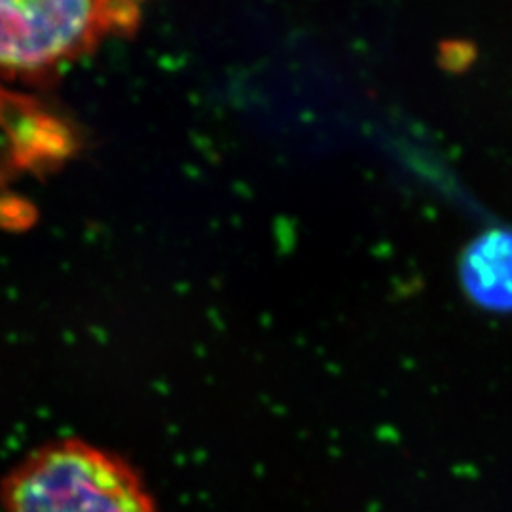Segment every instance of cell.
I'll list each match as a JSON object with an SVG mask.
<instances>
[{
	"label": "cell",
	"mask_w": 512,
	"mask_h": 512,
	"mask_svg": "<svg viewBox=\"0 0 512 512\" xmlns=\"http://www.w3.org/2000/svg\"><path fill=\"white\" fill-rule=\"evenodd\" d=\"M2 512H158L126 459L82 440L46 444L2 486Z\"/></svg>",
	"instance_id": "6da1fadb"
},
{
	"label": "cell",
	"mask_w": 512,
	"mask_h": 512,
	"mask_svg": "<svg viewBox=\"0 0 512 512\" xmlns=\"http://www.w3.org/2000/svg\"><path fill=\"white\" fill-rule=\"evenodd\" d=\"M137 18L129 2L0 0V71H52L103 38L131 31Z\"/></svg>",
	"instance_id": "7a4b0ae2"
},
{
	"label": "cell",
	"mask_w": 512,
	"mask_h": 512,
	"mask_svg": "<svg viewBox=\"0 0 512 512\" xmlns=\"http://www.w3.org/2000/svg\"><path fill=\"white\" fill-rule=\"evenodd\" d=\"M459 279L476 306L512 311V230L494 228L476 236L459 256Z\"/></svg>",
	"instance_id": "3957f363"
},
{
	"label": "cell",
	"mask_w": 512,
	"mask_h": 512,
	"mask_svg": "<svg viewBox=\"0 0 512 512\" xmlns=\"http://www.w3.org/2000/svg\"><path fill=\"white\" fill-rule=\"evenodd\" d=\"M475 46L467 44L463 40H452L440 46L439 61L440 65L448 71H463L471 65V61L475 59Z\"/></svg>",
	"instance_id": "277c9868"
}]
</instances>
